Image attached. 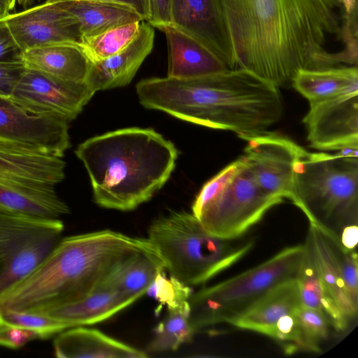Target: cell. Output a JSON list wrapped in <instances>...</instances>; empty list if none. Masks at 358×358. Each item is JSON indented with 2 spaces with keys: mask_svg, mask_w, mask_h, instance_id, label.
Returning a JSON list of instances; mask_svg holds the SVG:
<instances>
[{
  "mask_svg": "<svg viewBox=\"0 0 358 358\" xmlns=\"http://www.w3.org/2000/svg\"><path fill=\"white\" fill-rule=\"evenodd\" d=\"M235 69L278 87L302 69L336 66L327 49L341 24L327 0H220Z\"/></svg>",
  "mask_w": 358,
  "mask_h": 358,
  "instance_id": "6da1fadb",
  "label": "cell"
},
{
  "mask_svg": "<svg viewBox=\"0 0 358 358\" xmlns=\"http://www.w3.org/2000/svg\"><path fill=\"white\" fill-rule=\"evenodd\" d=\"M279 87L250 72L227 69L192 78H150L136 86L140 103L238 136L267 130L283 113Z\"/></svg>",
  "mask_w": 358,
  "mask_h": 358,
  "instance_id": "7a4b0ae2",
  "label": "cell"
},
{
  "mask_svg": "<svg viewBox=\"0 0 358 358\" xmlns=\"http://www.w3.org/2000/svg\"><path fill=\"white\" fill-rule=\"evenodd\" d=\"M138 252L157 254L147 238L108 229L62 238L28 275L0 298V308L43 314L78 301Z\"/></svg>",
  "mask_w": 358,
  "mask_h": 358,
  "instance_id": "3957f363",
  "label": "cell"
},
{
  "mask_svg": "<svg viewBox=\"0 0 358 358\" xmlns=\"http://www.w3.org/2000/svg\"><path fill=\"white\" fill-rule=\"evenodd\" d=\"M75 154L89 175L95 203L122 211L150 200L170 178L178 155L159 133L138 127L90 138Z\"/></svg>",
  "mask_w": 358,
  "mask_h": 358,
  "instance_id": "277c9868",
  "label": "cell"
},
{
  "mask_svg": "<svg viewBox=\"0 0 358 358\" xmlns=\"http://www.w3.org/2000/svg\"><path fill=\"white\" fill-rule=\"evenodd\" d=\"M289 200L310 226L338 238L358 223V157L304 150L294 165Z\"/></svg>",
  "mask_w": 358,
  "mask_h": 358,
  "instance_id": "5b68a950",
  "label": "cell"
},
{
  "mask_svg": "<svg viewBox=\"0 0 358 358\" xmlns=\"http://www.w3.org/2000/svg\"><path fill=\"white\" fill-rule=\"evenodd\" d=\"M147 239L166 271L189 287L205 283L231 266L254 245L216 238L185 211H172L154 220Z\"/></svg>",
  "mask_w": 358,
  "mask_h": 358,
  "instance_id": "8992f818",
  "label": "cell"
},
{
  "mask_svg": "<svg viewBox=\"0 0 358 358\" xmlns=\"http://www.w3.org/2000/svg\"><path fill=\"white\" fill-rule=\"evenodd\" d=\"M282 201L260 188L241 157L203 185L193 202L192 213L209 234L233 241Z\"/></svg>",
  "mask_w": 358,
  "mask_h": 358,
  "instance_id": "52a82bcc",
  "label": "cell"
},
{
  "mask_svg": "<svg viewBox=\"0 0 358 358\" xmlns=\"http://www.w3.org/2000/svg\"><path fill=\"white\" fill-rule=\"evenodd\" d=\"M304 252V245L284 248L250 270L192 293L189 322L195 333L228 323L274 287L297 278Z\"/></svg>",
  "mask_w": 358,
  "mask_h": 358,
  "instance_id": "ba28073f",
  "label": "cell"
},
{
  "mask_svg": "<svg viewBox=\"0 0 358 358\" xmlns=\"http://www.w3.org/2000/svg\"><path fill=\"white\" fill-rule=\"evenodd\" d=\"M59 219L0 211V298L28 275L62 238Z\"/></svg>",
  "mask_w": 358,
  "mask_h": 358,
  "instance_id": "9c48e42d",
  "label": "cell"
},
{
  "mask_svg": "<svg viewBox=\"0 0 358 358\" xmlns=\"http://www.w3.org/2000/svg\"><path fill=\"white\" fill-rule=\"evenodd\" d=\"M238 136L248 142L241 157L260 188L269 195L289 199L294 165L305 149L285 136L266 130Z\"/></svg>",
  "mask_w": 358,
  "mask_h": 358,
  "instance_id": "30bf717a",
  "label": "cell"
},
{
  "mask_svg": "<svg viewBox=\"0 0 358 358\" xmlns=\"http://www.w3.org/2000/svg\"><path fill=\"white\" fill-rule=\"evenodd\" d=\"M69 123L0 96V144L63 157L71 146Z\"/></svg>",
  "mask_w": 358,
  "mask_h": 358,
  "instance_id": "8fae6325",
  "label": "cell"
},
{
  "mask_svg": "<svg viewBox=\"0 0 358 358\" xmlns=\"http://www.w3.org/2000/svg\"><path fill=\"white\" fill-rule=\"evenodd\" d=\"M94 94L85 82L66 81L26 69L10 97L32 113L70 122Z\"/></svg>",
  "mask_w": 358,
  "mask_h": 358,
  "instance_id": "7c38bea8",
  "label": "cell"
},
{
  "mask_svg": "<svg viewBox=\"0 0 358 358\" xmlns=\"http://www.w3.org/2000/svg\"><path fill=\"white\" fill-rule=\"evenodd\" d=\"M303 123L315 149L358 148V94L310 103Z\"/></svg>",
  "mask_w": 358,
  "mask_h": 358,
  "instance_id": "4fadbf2b",
  "label": "cell"
},
{
  "mask_svg": "<svg viewBox=\"0 0 358 358\" xmlns=\"http://www.w3.org/2000/svg\"><path fill=\"white\" fill-rule=\"evenodd\" d=\"M3 20L22 51L58 43L81 46L83 36L77 20L56 2H45L10 13Z\"/></svg>",
  "mask_w": 358,
  "mask_h": 358,
  "instance_id": "5bb4252c",
  "label": "cell"
},
{
  "mask_svg": "<svg viewBox=\"0 0 358 358\" xmlns=\"http://www.w3.org/2000/svg\"><path fill=\"white\" fill-rule=\"evenodd\" d=\"M171 24L203 43L229 69H235L220 0H171Z\"/></svg>",
  "mask_w": 358,
  "mask_h": 358,
  "instance_id": "9a60e30c",
  "label": "cell"
},
{
  "mask_svg": "<svg viewBox=\"0 0 358 358\" xmlns=\"http://www.w3.org/2000/svg\"><path fill=\"white\" fill-rule=\"evenodd\" d=\"M154 40L153 27L142 21L137 35L125 48L106 59L90 62L85 82L94 92L127 85L151 52Z\"/></svg>",
  "mask_w": 358,
  "mask_h": 358,
  "instance_id": "2e32d148",
  "label": "cell"
},
{
  "mask_svg": "<svg viewBox=\"0 0 358 358\" xmlns=\"http://www.w3.org/2000/svg\"><path fill=\"white\" fill-rule=\"evenodd\" d=\"M168 46L167 77L192 78L229 69L200 41L171 24L160 28Z\"/></svg>",
  "mask_w": 358,
  "mask_h": 358,
  "instance_id": "e0dca14e",
  "label": "cell"
},
{
  "mask_svg": "<svg viewBox=\"0 0 358 358\" xmlns=\"http://www.w3.org/2000/svg\"><path fill=\"white\" fill-rule=\"evenodd\" d=\"M306 241L326 290L352 322L357 317L358 306L352 301L343 280L341 260L345 250L338 238L310 225Z\"/></svg>",
  "mask_w": 358,
  "mask_h": 358,
  "instance_id": "ac0fdd59",
  "label": "cell"
},
{
  "mask_svg": "<svg viewBox=\"0 0 358 358\" xmlns=\"http://www.w3.org/2000/svg\"><path fill=\"white\" fill-rule=\"evenodd\" d=\"M0 211L40 219H59L69 213L55 187L0 177Z\"/></svg>",
  "mask_w": 358,
  "mask_h": 358,
  "instance_id": "d6986e66",
  "label": "cell"
},
{
  "mask_svg": "<svg viewBox=\"0 0 358 358\" xmlns=\"http://www.w3.org/2000/svg\"><path fill=\"white\" fill-rule=\"evenodd\" d=\"M301 304L297 278L289 280L270 289L228 323L271 338L280 318Z\"/></svg>",
  "mask_w": 358,
  "mask_h": 358,
  "instance_id": "ffe728a7",
  "label": "cell"
},
{
  "mask_svg": "<svg viewBox=\"0 0 358 358\" xmlns=\"http://www.w3.org/2000/svg\"><path fill=\"white\" fill-rule=\"evenodd\" d=\"M62 157L0 144V177L55 187L65 177Z\"/></svg>",
  "mask_w": 358,
  "mask_h": 358,
  "instance_id": "44dd1931",
  "label": "cell"
},
{
  "mask_svg": "<svg viewBox=\"0 0 358 358\" xmlns=\"http://www.w3.org/2000/svg\"><path fill=\"white\" fill-rule=\"evenodd\" d=\"M59 358H143L145 352L116 340L104 333L83 326L66 329L53 342Z\"/></svg>",
  "mask_w": 358,
  "mask_h": 358,
  "instance_id": "7402d4cb",
  "label": "cell"
},
{
  "mask_svg": "<svg viewBox=\"0 0 358 358\" xmlns=\"http://www.w3.org/2000/svg\"><path fill=\"white\" fill-rule=\"evenodd\" d=\"M26 69L71 82H85L90 61L80 45L52 44L22 51Z\"/></svg>",
  "mask_w": 358,
  "mask_h": 358,
  "instance_id": "603a6c76",
  "label": "cell"
},
{
  "mask_svg": "<svg viewBox=\"0 0 358 358\" xmlns=\"http://www.w3.org/2000/svg\"><path fill=\"white\" fill-rule=\"evenodd\" d=\"M136 301L115 290L101 287L78 301L43 314L64 322L69 328L90 325L111 317Z\"/></svg>",
  "mask_w": 358,
  "mask_h": 358,
  "instance_id": "cb8c5ba5",
  "label": "cell"
},
{
  "mask_svg": "<svg viewBox=\"0 0 358 358\" xmlns=\"http://www.w3.org/2000/svg\"><path fill=\"white\" fill-rule=\"evenodd\" d=\"M292 84L309 104L358 94L357 66L302 69L295 75Z\"/></svg>",
  "mask_w": 358,
  "mask_h": 358,
  "instance_id": "d4e9b609",
  "label": "cell"
},
{
  "mask_svg": "<svg viewBox=\"0 0 358 358\" xmlns=\"http://www.w3.org/2000/svg\"><path fill=\"white\" fill-rule=\"evenodd\" d=\"M56 3L77 20L83 38L97 35L122 24L143 21L131 8L113 2L64 0Z\"/></svg>",
  "mask_w": 358,
  "mask_h": 358,
  "instance_id": "484cf974",
  "label": "cell"
},
{
  "mask_svg": "<svg viewBox=\"0 0 358 358\" xmlns=\"http://www.w3.org/2000/svg\"><path fill=\"white\" fill-rule=\"evenodd\" d=\"M303 245L305 252L297 278L301 304L322 312L335 331L345 332L352 322L326 290L306 240Z\"/></svg>",
  "mask_w": 358,
  "mask_h": 358,
  "instance_id": "4316f807",
  "label": "cell"
},
{
  "mask_svg": "<svg viewBox=\"0 0 358 358\" xmlns=\"http://www.w3.org/2000/svg\"><path fill=\"white\" fill-rule=\"evenodd\" d=\"M164 269L157 254L138 252L121 263L101 287L138 300L146 294L157 274Z\"/></svg>",
  "mask_w": 358,
  "mask_h": 358,
  "instance_id": "83f0119b",
  "label": "cell"
},
{
  "mask_svg": "<svg viewBox=\"0 0 358 358\" xmlns=\"http://www.w3.org/2000/svg\"><path fill=\"white\" fill-rule=\"evenodd\" d=\"M189 301L168 310L166 317L155 327L149 350L155 352L173 351L190 341L195 334L189 322Z\"/></svg>",
  "mask_w": 358,
  "mask_h": 358,
  "instance_id": "f1b7e54d",
  "label": "cell"
},
{
  "mask_svg": "<svg viewBox=\"0 0 358 358\" xmlns=\"http://www.w3.org/2000/svg\"><path fill=\"white\" fill-rule=\"evenodd\" d=\"M141 22H134L83 38L81 48L90 62L106 59L125 48L137 35Z\"/></svg>",
  "mask_w": 358,
  "mask_h": 358,
  "instance_id": "f546056e",
  "label": "cell"
},
{
  "mask_svg": "<svg viewBox=\"0 0 358 358\" xmlns=\"http://www.w3.org/2000/svg\"><path fill=\"white\" fill-rule=\"evenodd\" d=\"M166 270L160 271L148 287L146 294L158 303L156 314L166 306L167 310L177 308L189 301L192 290L176 278L166 275Z\"/></svg>",
  "mask_w": 358,
  "mask_h": 358,
  "instance_id": "4dcf8cb0",
  "label": "cell"
},
{
  "mask_svg": "<svg viewBox=\"0 0 358 358\" xmlns=\"http://www.w3.org/2000/svg\"><path fill=\"white\" fill-rule=\"evenodd\" d=\"M301 328L304 352H319L320 345L329 335L330 323L320 311L301 304L296 310Z\"/></svg>",
  "mask_w": 358,
  "mask_h": 358,
  "instance_id": "1f68e13d",
  "label": "cell"
},
{
  "mask_svg": "<svg viewBox=\"0 0 358 358\" xmlns=\"http://www.w3.org/2000/svg\"><path fill=\"white\" fill-rule=\"evenodd\" d=\"M0 320L36 331L45 339L69 329L64 322L44 314L15 311L7 308H0Z\"/></svg>",
  "mask_w": 358,
  "mask_h": 358,
  "instance_id": "d6a6232c",
  "label": "cell"
},
{
  "mask_svg": "<svg viewBox=\"0 0 358 358\" xmlns=\"http://www.w3.org/2000/svg\"><path fill=\"white\" fill-rule=\"evenodd\" d=\"M44 337L34 331L16 327L0 320V346L17 350L35 340Z\"/></svg>",
  "mask_w": 358,
  "mask_h": 358,
  "instance_id": "836d02e7",
  "label": "cell"
},
{
  "mask_svg": "<svg viewBox=\"0 0 358 358\" xmlns=\"http://www.w3.org/2000/svg\"><path fill=\"white\" fill-rule=\"evenodd\" d=\"M25 69L22 62H0V96H11Z\"/></svg>",
  "mask_w": 358,
  "mask_h": 358,
  "instance_id": "e575fe53",
  "label": "cell"
},
{
  "mask_svg": "<svg viewBox=\"0 0 358 358\" xmlns=\"http://www.w3.org/2000/svg\"><path fill=\"white\" fill-rule=\"evenodd\" d=\"M21 52L7 24L0 20V62H22Z\"/></svg>",
  "mask_w": 358,
  "mask_h": 358,
  "instance_id": "d590c367",
  "label": "cell"
},
{
  "mask_svg": "<svg viewBox=\"0 0 358 358\" xmlns=\"http://www.w3.org/2000/svg\"><path fill=\"white\" fill-rule=\"evenodd\" d=\"M150 17L147 22L152 27H161L171 24V0H149Z\"/></svg>",
  "mask_w": 358,
  "mask_h": 358,
  "instance_id": "8d00e7d4",
  "label": "cell"
},
{
  "mask_svg": "<svg viewBox=\"0 0 358 358\" xmlns=\"http://www.w3.org/2000/svg\"><path fill=\"white\" fill-rule=\"evenodd\" d=\"M64 0H47L48 3H53ZM113 2L129 6L134 9L143 20L148 21L150 17V3L149 0H97Z\"/></svg>",
  "mask_w": 358,
  "mask_h": 358,
  "instance_id": "74e56055",
  "label": "cell"
},
{
  "mask_svg": "<svg viewBox=\"0 0 358 358\" xmlns=\"http://www.w3.org/2000/svg\"><path fill=\"white\" fill-rule=\"evenodd\" d=\"M338 238L345 250L348 252L357 251L356 248L358 243L357 224L344 227L341 231Z\"/></svg>",
  "mask_w": 358,
  "mask_h": 358,
  "instance_id": "f35d334b",
  "label": "cell"
},
{
  "mask_svg": "<svg viewBox=\"0 0 358 358\" xmlns=\"http://www.w3.org/2000/svg\"><path fill=\"white\" fill-rule=\"evenodd\" d=\"M36 0H0V20L8 15L17 3L24 6L34 3Z\"/></svg>",
  "mask_w": 358,
  "mask_h": 358,
  "instance_id": "ab89813d",
  "label": "cell"
},
{
  "mask_svg": "<svg viewBox=\"0 0 358 358\" xmlns=\"http://www.w3.org/2000/svg\"><path fill=\"white\" fill-rule=\"evenodd\" d=\"M345 15H350L357 10V0H339Z\"/></svg>",
  "mask_w": 358,
  "mask_h": 358,
  "instance_id": "60d3db41",
  "label": "cell"
},
{
  "mask_svg": "<svg viewBox=\"0 0 358 358\" xmlns=\"http://www.w3.org/2000/svg\"><path fill=\"white\" fill-rule=\"evenodd\" d=\"M331 7L336 9L340 6L339 0H327Z\"/></svg>",
  "mask_w": 358,
  "mask_h": 358,
  "instance_id": "b9f144b4",
  "label": "cell"
}]
</instances>
